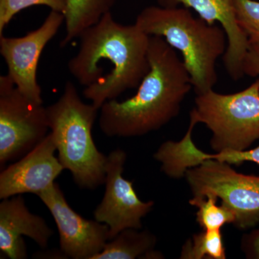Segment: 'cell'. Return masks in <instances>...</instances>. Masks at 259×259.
Instances as JSON below:
<instances>
[{"label": "cell", "instance_id": "cell-1", "mask_svg": "<svg viewBox=\"0 0 259 259\" xmlns=\"http://www.w3.org/2000/svg\"><path fill=\"white\" fill-rule=\"evenodd\" d=\"M149 35L136 25L114 20L111 12L82 32L69 72L84 87L83 95L98 109L139 87L150 70Z\"/></svg>", "mask_w": 259, "mask_h": 259}, {"label": "cell", "instance_id": "cell-2", "mask_svg": "<svg viewBox=\"0 0 259 259\" xmlns=\"http://www.w3.org/2000/svg\"><path fill=\"white\" fill-rule=\"evenodd\" d=\"M150 70L134 96L110 100L100 109L99 126L108 137H139L158 131L177 117L193 89L180 56L161 37H150Z\"/></svg>", "mask_w": 259, "mask_h": 259}, {"label": "cell", "instance_id": "cell-3", "mask_svg": "<svg viewBox=\"0 0 259 259\" xmlns=\"http://www.w3.org/2000/svg\"><path fill=\"white\" fill-rule=\"evenodd\" d=\"M136 25L149 36L161 37L182 55L196 95L218 82L216 65L226 53L228 39L219 25L195 18L184 7L149 6L136 18Z\"/></svg>", "mask_w": 259, "mask_h": 259}, {"label": "cell", "instance_id": "cell-4", "mask_svg": "<svg viewBox=\"0 0 259 259\" xmlns=\"http://www.w3.org/2000/svg\"><path fill=\"white\" fill-rule=\"evenodd\" d=\"M47 111L58 158L76 185L95 190L104 185L107 156L97 149L92 133L100 109L83 102L74 83L67 81L62 95Z\"/></svg>", "mask_w": 259, "mask_h": 259}, {"label": "cell", "instance_id": "cell-5", "mask_svg": "<svg viewBox=\"0 0 259 259\" xmlns=\"http://www.w3.org/2000/svg\"><path fill=\"white\" fill-rule=\"evenodd\" d=\"M190 119L212 132L210 146L216 153L247 150L259 139V78L232 94L210 90L197 95Z\"/></svg>", "mask_w": 259, "mask_h": 259}, {"label": "cell", "instance_id": "cell-6", "mask_svg": "<svg viewBox=\"0 0 259 259\" xmlns=\"http://www.w3.org/2000/svg\"><path fill=\"white\" fill-rule=\"evenodd\" d=\"M194 199L212 194L221 199L236 216L234 226L241 230L259 223V176L238 173L225 162L205 160L189 168L185 175Z\"/></svg>", "mask_w": 259, "mask_h": 259}, {"label": "cell", "instance_id": "cell-7", "mask_svg": "<svg viewBox=\"0 0 259 259\" xmlns=\"http://www.w3.org/2000/svg\"><path fill=\"white\" fill-rule=\"evenodd\" d=\"M49 130L47 107L19 91L8 74L0 76V165L30 152Z\"/></svg>", "mask_w": 259, "mask_h": 259}, {"label": "cell", "instance_id": "cell-8", "mask_svg": "<svg viewBox=\"0 0 259 259\" xmlns=\"http://www.w3.org/2000/svg\"><path fill=\"white\" fill-rule=\"evenodd\" d=\"M127 154L117 148L107 156L105 191L94 211V217L110 229V240L127 228L141 230L142 219L151 212L154 202H143L135 191L133 182L122 176Z\"/></svg>", "mask_w": 259, "mask_h": 259}, {"label": "cell", "instance_id": "cell-9", "mask_svg": "<svg viewBox=\"0 0 259 259\" xmlns=\"http://www.w3.org/2000/svg\"><path fill=\"white\" fill-rule=\"evenodd\" d=\"M64 22L62 13L51 10L38 28L23 37L0 35V54L8 66V76L19 91L39 103H42L41 88L37 80L39 60Z\"/></svg>", "mask_w": 259, "mask_h": 259}, {"label": "cell", "instance_id": "cell-10", "mask_svg": "<svg viewBox=\"0 0 259 259\" xmlns=\"http://www.w3.org/2000/svg\"><path fill=\"white\" fill-rule=\"evenodd\" d=\"M55 221L60 250L65 258L94 259L110 241L107 225L87 220L75 212L58 184L37 194Z\"/></svg>", "mask_w": 259, "mask_h": 259}, {"label": "cell", "instance_id": "cell-11", "mask_svg": "<svg viewBox=\"0 0 259 259\" xmlns=\"http://www.w3.org/2000/svg\"><path fill=\"white\" fill-rule=\"evenodd\" d=\"M52 135L0 174V199L23 194H38L56 183L64 171Z\"/></svg>", "mask_w": 259, "mask_h": 259}, {"label": "cell", "instance_id": "cell-12", "mask_svg": "<svg viewBox=\"0 0 259 259\" xmlns=\"http://www.w3.org/2000/svg\"><path fill=\"white\" fill-rule=\"evenodd\" d=\"M163 8L184 7L193 9L209 25H219L226 32L228 46L223 59L233 80L244 76L243 64L250 42L237 20L234 0H157Z\"/></svg>", "mask_w": 259, "mask_h": 259}, {"label": "cell", "instance_id": "cell-13", "mask_svg": "<svg viewBox=\"0 0 259 259\" xmlns=\"http://www.w3.org/2000/svg\"><path fill=\"white\" fill-rule=\"evenodd\" d=\"M54 234L45 220L30 212L20 195L3 199L0 203V251L10 259L28 258L23 236L46 248Z\"/></svg>", "mask_w": 259, "mask_h": 259}, {"label": "cell", "instance_id": "cell-14", "mask_svg": "<svg viewBox=\"0 0 259 259\" xmlns=\"http://www.w3.org/2000/svg\"><path fill=\"white\" fill-rule=\"evenodd\" d=\"M156 241V237L148 230L127 228L107 241L94 259L163 258L154 249Z\"/></svg>", "mask_w": 259, "mask_h": 259}, {"label": "cell", "instance_id": "cell-15", "mask_svg": "<svg viewBox=\"0 0 259 259\" xmlns=\"http://www.w3.org/2000/svg\"><path fill=\"white\" fill-rule=\"evenodd\" d=\"M117 0H66L64 15L66 35L61 47H66L90 27L100 21L107 13L111 12Z\"/></svg>", "mask_w": 259, "mask_h": 259}, {"label": "cell", "instance_id": "cell-16", "mask_svg": "<svg viewBox=\"0 0 259 259\" xmlns=\"http://www.w3.org/2000/svg\"><path fill=\"white\" fill-rule=\"evenodd\" d=\"M181 259H226L221 230H203L189 238L181 250Z\"/></svg>", "mask_w": 259, "mask_h": 259}, {"label": "cell", "instance_id": "cell-17", "mask_svg": "<svg viewBox=\"0 0 259 259\" xmlns=\"http://www.w3.org/2000/svg\"><path fill=\"white\" fill-rule=\"evenodd\" d=\"M218 197L208 194L204 198H192L189 201L192 206L197 207V222L203 230H221L225 225L234 224L236 216L231 209L221 204H217Z\"/></svg>", "mask_w": 259, "mask_h": 259}, {"label": "cell", "instance_id": "cell-18", "mask_svg": "<svg viewBox=\"0 0 259 259\" xmlns=\"http://www.w3.org/2000/svg\"><path fill=\"white\" fill-rule=\"evenodd\" d=\"M44 5L64 14L66 0H0V35L12 19L22 10L32 6Z\"/></svg>", "mask_w": 259, "mask_h": 259}, {"label": "cell", "instance_id": "cell-19", "mask_svg": "<svg viewBox=\"0 0 259 259\" xmlns=\"http://www.w3.org/2000/svg\"><path fill=\"white\" fill-rule=\"evenodd\" d=\"M237 20L249 42L259 41V2L234 0Z\"/></svg>", "mask_w": 259, "mask_h": 259}, {"label": "cell", "instance_id": "cell-20", "mask_svg": "<svg viewBox=\"0 0 259 259\" xmlns=\"http://www.w3.org/2000/svg\"><path fill=\"white\" fill-rule=\"evenodd\" d=\"M243 74L259 78V41L250 42L243 64Z\"/></svg>", "mask_w": 259, "mask_h": 259}, {"label": "cell", "instance_id": "cell-21", "mask_svg": "<svg viewBox=\"0 0 259 259\" xmlns=\"http://www.w3.org/2000/svg\"><path fill=\"white\" fill-rule=\"evenodd\" d=\"M241 250L247 258L259 259V228L243 236Z\"/></svg>", "mask_w": 259, "mask_h": 259}]
</instances>
